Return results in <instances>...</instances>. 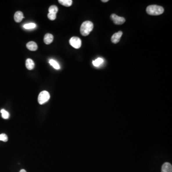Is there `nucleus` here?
I'll use <instances>...</instances> for the list:
<instances>
[{
	"mask_svg": "<svg viewBox=\"0 0 172 172\" xmlns=\"http://www.w3.org/2000/svg\"><path fill=\"white\" fill-rule=\"evenodd\" d=\"M93 23L92 21H87L82 23L80 27V33L83 36H86L89 35L93 29Z\"/></svg>",
	"mask_w": 172,
	"mask_h": 172,
	"instance_id": "obj_1",
	"label": "nucleus"
},
{
	"mask_svg": "<svg viewBox=\"0 0 172 172\" xmlns=\"http://www.w3.org/2000/svg\"><path fill=\"white\" fill-rule=\"evenodd\" d=\"M164 12V9L160 6L151 5L146 8V12L150 15H162Z\"/></svg>",
	"mask_w": 172,
	"mask_h": 172,
	"instance_id": "obj_2",
	"label": "nucleus"
},
{
	"mask_svg": "<svg viewBox=\"0 0 172 172\" xmlns=\"http://www.w3.org/2000/svg\"><path fill=\"white\" fill-rule=\"evenodd\" d=\"M50 94L47 91H43L39 94L38 97V101L41 105L45 103L50 98Z\"/></svg>",
	"mask_w": 172,
	"mask_h": 172,
	"instance_id": "obj_3",
	"label": "nucleus"
},
{
	"mask_svg": "<svg viewBox=\"0 0 172 172\" xmlns=\"http://www.w3.org/2000/svg\"><path fill=\"white\" fill-rule=\"evenodd\" d=\"M69 43L72 47L76 49H78L81 46V40L78 37L74 36L71 38L69 40Z\"/></svg>",
	"mask_w": 172,
	"mask_h": 172,
	"instance_id": "obj_4",
	"label": "nucleus"
},
{
	"mask_svg": "<svg viewBox=\"0 0 172 172\" xmlns=\"http://www.w3.org/2000/svg\"><path fill=\"white\" fill-rule=\"evenodd\" d=\"M110 18L113 23L117 25H121L125 23V19L124 18L118 16L115 14H112L110 15Z\"/></svg>",
	"mask_w": 172,
	"mask_h": 172,
	"instance_id": "obj_5",
	"label": "nucleus"
},
{
	"mask_svg": "<svg viewBox=\"0 0 172 172\" xmlns=\"http://www.w3.org/2000/svg\"><path fill=\"white\" fill-rule=\"evenodd\" d=\"M122 32L119 31L118 32L116 33L112 36L111 40L113 44H117L120 41V39L122 35Z\"/></svg>",
	"mask_w": 172,
	"mask_h": 172,
	"instance_id": "obj_6",
	"label": "nucleus"
},
{
	"mask_svg": "<svg viewBox=\"0 0 172 172\" xmlns=\"http://www.w3.org/2000/svg\"><path fill=\"white\" fill-rule=\"evenodd\" d=\"M24 18L23 12L20 11H17L15 13L14 15V19L15 21L17 23H20L23 20V18Z\"/></svg>",
	"mask_w": 172,
	"mask_h": 172,
	"instance_id": "obj_7",
	"label": "nucleus"
},
{
	"mask_svg": "<svg viewBox=\"0 0 172 172\" xmlns=\"http://www.w3.org/2000/svg\"><path fill=\"white\" fill-rule=\"evenodd\" d=\"M161 172H172V166L169 163H165L162 167Z\"/></svg>",
	"mask_w": 172,
	"mask_h": 172,
	"instance_id": "obj_8",
	"label": "nucleus"
},
{
	"mask_svg": "<svg viewBox=\"0 0 172 172\" xmlns=\"http://www.w3.org/2000/svg\"><path fill=\"white\" fill-rule=\"evenodd\" d=\"M26 47L30 51H36L37 49V45L36 43L33 41H30L26 44Z\"/></svg>",
	"mask_w": 172,
	"mask_h": 172,
	"instance_id": "obj_9",
	"label": "nucleus"
},
{
	"mask_svg": "<svg viewBox=\"0 0 172 172\" xmlns=\"http://www.w3.org/2000/svg\"><path fill=\"white\" fill-rule=\"evenodd\" d=\"M54 39V37L53 35L52 34H46V35H44V41L46 44H50L52 42H53Z\"/></svg>",
	"mask_w": 172,
	"mask_h": 172,
	"instance_id": "obj_10",
	"label": "nucleus"
},
{
	"mask_svg": "<svg viewBox=\"0 0 172 172\" xmlns=\"http://www.w3.org/2000/svg\"><path fill=\"white\" fill-rule=\"evenodd\" d=\"M26 67L28 70H32L33 69H34L35 67V63H34V61L32 59L28 58L26 59Z\"/></svg>",
	"mask_w": 172,
	"mask_h": 172,
	"instance_id": "obj_11",
	"label": "nucleus"
},
{
	"mask_svg": "<svg viewBox=\"0 0 172 172\" xmlns=\"http://www.w3.org/2000/svg\"><path fill=\"white\" fill-rule=\"evenodd\" d=\"M58 2L62 6L66 7H69L72 4V0H59Z\"/></svg>",
	"mask_w": 172,
	"mask_h": 172,
	"instance_id": "obj_12",
	"label": "nucleus"
},
{
	"mask_svg": "<svg viewBox=\"0 0 172 172\" xmlns=\"http://www.w3.org/2000/svg\"><path fill=\"white\" fill-rule=\"evenodd\" d=\"M103 62V59L101 58H98L97 59L93 61L92 64H93V66H95L96 67H98L100 65L102 64Z\"/></svg>",
	"mask_w": 172,
	"mask_h": 172,
	"instance_id": "obj_13",
	"label": "nucleus"
},
{
	"mask_svg": "<svg viewBox=\"0 0 172 172\" xmlns=\"http://www.w3.org/2000/svg\"><path fill=\"white\" fill-rule=\"evenodd\" d=\"M49 64L55 69H60V66H59V64L58 63V62L54 59H50L49 60Z\"/></svg>",
	"mask_w": 172,
	"mask_h": 172,
	"instance_id": "obj_14",
	"label": "nucleus"
},
{
	"mask_svg": "<svg viewBox=\"0 0 172 172\" xmlns=\"http://www.w3.org/2000/svg\"><path fill=\"white\" fill-rule=\"evenodd\" d=\"M1 114L2 118L4 119H8L9 118V113L7 111L4 109H2L1 110Z\"/></svg>",
	"mask_w": 172,
	"mask_h": 172,
	"instance_id": "obj_15",
	"label": "nucleus"
},
{
	"mask_svg": "<svg viewBox=\"0 0 172 172\" xmlns=\"http://www.w3.org/2000/svg\"><path fill=\"white\" fill-rule=\"evenodd\" d=\"M58 8L57 6H52L49 7V13L57 14L58 12Z\"/></svg>",
	"mask_w": 172,
	"mask_h": 172,
	"instance_id": "obj_16",
	"label": "nucleus"
},
{
	"mask_svg": "<svg viewBox=\"0 0 172 172\" xmlns=\"http://www.w3.org/2000/svg\"><path fill=\"white\" fill-rule=\"evenodd\" d=\"M36 24L34 23H29L24 24V27L26 29H34L36 27Z\"/></svg>",
	"mask_w": 172,
	"mask_h": 172,
	"instance_id": "obj_17",
	"label": "nucleus"
},
{
	"mask_svg": "<svg viewBox=\"0 0 172 172\" xmlns=\"http://www.w3.org/2000/svg\"><path fill=\"white\" fill-rule=\"evenodd\" d=\"M8 140V138L7 135L4 134V133H2V134L0 135V141H4V142H6Z\"/></svg>",
	"mask_w": 172,
	"mask_h": 172,
	"instance_id": "obj_18",
	"label": "nucleus"
},
{
	"mask_svg": "<svg viewBox=\"0 0 172 172\" xmlns=\"http://www.w3.org/2000/svg\"><path fill=\"white\" fill-rule=\"evenodd\" d=\"M48 18L50 20H55L56 19V14H52V13H49L47 15Z\"/></svg>",
	"mask_w": 172,
	"mask_h": 172,
	"instance_id": "obj_19",
	"label": "nucleus"
},
{
	"mask_svg": "<svg viewBox=\"0 0 172 172\" xmlns=\"http://www.w3.org/2000/svg\"><path fill=\"white\" fill-rule=\"evenodd\" d=\"M109 1L108 0H102L101 1L102 2H103V3H106V2H107V1Z\"/></svg>",
	"mask_w": 172,
	"mask_h": 172,
	"instance_id": "obj_20",
	"label": "nucleus"
},
{
	"mask_svg": "<svg viewBox=\"0 0 172 172\" xmlns=\"http://www.w3.org/2000/svg\"><path fill=\"white\" fill-rule=\"evenodd\" d=\"M20 172H26V171L25 170L21 169V170L20 171Z\"/></svg>",
	"mask_w": 172,
	"mask_h": 172,
	"instance_id": "obj_21",
	"label": "nucleus"
}]
</instances>
